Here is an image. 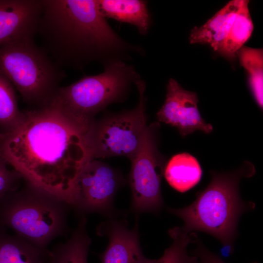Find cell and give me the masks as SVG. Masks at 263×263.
<instances>
[{
	"label": "cell",
	"mask_w": 263,
	"mask_h": 263,
	"mask_svg": "<svg viewBox=\"0 0 263 263\" xmlns=\"http://www.w3.org/2000/svg\"><path fill=\"white\" fill-rule=\"evenodd\" d=\"M25 114L16 129L1 133L0 159L28 183L68 203L77 175L90 160L84 133L53 102Z\"/></svg>",
	"instance_id": "obj_1"
},
{
	"label": "cell",
	"mask_w": 263,
	"mask_h": 263,
	"mask_svg": "<svg viewBox=\"0 0 263 263\" xmlns=\"http://www.w3.org/2000/svg\"><path fill=\"white\" fill-rule=\"evenodd\" d=\"M38 33L41 47L58 67L82 70L94 62L104 67L144 55L121 38L102 14L98 0H42Z\"/></svg>",
	"instance_id": "obj_2"
},
{
	"label": "cell",
	"mask_w": 263,
	"mask_h": 263,
	"mask_svg": "<svg viewBox=\"0 0 263 263\" xmlns=\"http://www.w3.org/2000/svg\"><path fill=\"white\" fill-rule=\"evenodd\" d=\"M255 172L250 164L234 171L212 174L209 185L196 195L190 205L181 208L169 207L168 211L184 222V232H204L218 239L225 247L233 250L241 216L253 210L255 204L244 201L239 194V183L244 177Z\"/></svg>",
	"instance_id": "obj_3"
},
{
	"label": "cell",
	"mask_w": 263,
	"mask_h": 263,
	"mask_svg": "<svg viewBox=\"0 0 263 263\" xmlns=\"http://www.w3.org/2000/svg\"><path fill=\"white\" fill-rule=\"evenodd\" d=\"M70 208L62 199L27 182L0 200V228H9L35 246L47 250L51 242L67 231Z\"/></svg>",
	"instance_id": "obj_4"
},
{
	"label": "cell",
	"mask_w": 263,
	"mask_h": 263,
	"mask_svg": "<svg viewBox=\"0 0 263 263\" xmlns=\"http://www.w3.org/2000/svg\"><path fill=\"white\" fill-rule=\"evenodd\" d=\"M134 67L118 61L98 75H84L60 87L52 101L84 133L95 115L109 105L124 100L131 86L140 79Z\"/></svg>",
	"instance_id": "obj_5"
},
{
	"label": "cell",
	"mask_w": 263,
	"mask_h": 263,
	"mask_svg": "<svg viewBox=\"0 0 263 263\" xmlns=\"http://www.w3.org/2000/svg\"><path fill=\"white\" fill-rule=\"evenodd\" d=\"M0 74L15 86L25 102L37 109L52 102L66 76L34 38L0 46Z\"/></svg>",
	"instance_id": "obj_6"
},
{
	"label": "cell",
	"mask_w": 263,
	"mask_h": 263,
	"mask_svg": "<svg viewBox=\"0 0 263 263\" xmlns=\"http://www.w3.org/2000/svg\"><path fill=\"white\" fill-rule=\"evenodd\" d=\"M139 101L133 109L95 119L84 133L90 160L123 156L131 160L137 151L148 126L146 116V83H135Z\"/></svg>",
	"instance_id": "obj_7"
},
{
	"label": "cell",
	"mask_w": 263,
	"mask_h": 263,
	"mask_svg": "<svg viewBox=\"0 0 263 263\" xmlns=\"http://www.w3.org/2000/svg\"><path fill=\"white\" fill-rule=\"evenodd\" d=\"M158 127L157 122L147 126L139 148L130 160L131 209L137 214H158L164 205L161 183L165 166L157 147Z\"/></svg>",
	"instance_id": "obj_8"
},
{
	"label": "cell",
	"mask_w": 263,
	"mask_h": 263,
	"mask_svg": "<svg viewBox=\"0 0 263 263\" xmlns=\"http://www.w3.org/2000/svg\"><path fill=\"white\" fill-rule=\"evenodd\" d=\"M122 182L112 167L96 159L90 160L75 179L68 203L79 215L95 213L113 218V201Z\"/></svg>",
	"instance_id": "obj_9"
},
{
	"label": "cell",
	"mask_w": 263,
	"mask_h": 263,
	"mask_svg": "<svg viewBox=\"0 0 263 263\" xmlns=\"http://www.w3.org/2000/svg\"><path fill=\"white\" fill-rule=\"evenodd\" d=\"M198 102L195 93L185 90L171 78L167 84L165 101L157 113V119L176 128L183 137L196 131L210 133L213 127L202 117Z\"/></svg>",
	"instance_id": "obj_10"
},
{
	"label": "cell",
	"mask_w": 263,
	"mask_h": 263,
	"mask_svg": "<svg viewBox=\"0 0 263 263\" xmlns=\"http://www.w3.org/2000/svg\"><path fill=\"white\" fill-rule=\"evenodd\" d=\"M97 234L107 237L108 244L100 255L101 263H156L145 256L140 244L138 220L132 229L124 219L110 218L97 227Z\"/></svg>",
	"instance_id": "obj_11"
},
{
	"label": "cell",
	"mask_w": 263,
	"mask_h": 263,
	"mask_svg": "<svg viewBox=\"0 0 263 263\" xmlns=\"http://www.w3.org/2000/svg\"><path fill=\"white\" fill-rule=\"evenodd\" d=\"M42 9V0H0V46L34 38Z\"/></svg>",
	"instance_id": "obj_12"
},
{
	"label": "cell",
	"mask_w": 263,
	"mask_h": 263,
	"mask_svg": "<svg viewBox=\"0 0 263 263\" xmlns=\"http://www.w3.org/2000/svg\"><path fill=\"white\" fill-rule=\"evenodd\" d=\"M244 0L229 1L204 24L190 32L191 44H208L218 52L226 38Z\"/></svg>",
	"instance_id": "obj_13"
},
{
	"label": "cell",
	"mask_w": 263,
	"mask_h": 263,
	"mask_svg": "<svg viewBox=\"0 0 263 263\" xmlns=\"http://www.w3.org/2000/svg\"><path fill=\"white\" fill-rule=\"evenodd\" d=\"M100 10L106 19H112L134 26L146 35L151 24L148 1L143 0H98Z\"/></svg>",
	"instance_id": "obj_14"
},
{
	"label": "cell",
	"mask_w": 263,
	"mask_h": 263,
	"mask_svg": "<svg viewBox=\"0 0 263 263\" xmlns=\"http://www.w3.org/2000/svg\"><path fill=\"white\" fill-rule=\"evenodd\" d=\"M164 174L172 188L184 192L199 182L202 170L195 157L188 153L183 152L171 158L165 167Z\"/></svg>",
	"instance_id": "obj_15"
},
{
	"label": "cell",
	"mask_w": 263,
	"mask_h": 263,
	"mask_svg": "<svg viewBox=\"0 0 263 263\" xmlns=\"http://www.w3.org/2000/svg\"><path fill=\"white\" fill-rule=\"evenodd\" d=\"M49 252L0 228V263H47Z\"/></svg>",
	"instance_id": "obj_16"
},
{
	"label": "cell",
	"mask_w": 263,
	"mask_h": 263,
	"mask_svg": "<svg viewBox=\"0 0 263 263\" xmlns=\"http://www.w3.org/2000/svg\"><path fill=\"white\" fill-rule=\"evenodd\" d=\"M86 222L82 216L69 239L49 251L47 263H88L92 241L86 231Z\"/></svg>",
	"instance_id": "obj_17"
},
{
	"label": "cell",
	"mask_w": 263,
	"mask_h": 263,
	"mask_svg": "<svg viewBox=\"0 0 263 263\" xmlns=\"http://www.w3.org/2000/svg\"><path fill=\"white\" fill-rule=\"evenodd\" d=\"M248 0H244L223 44L218 53L229 60H233L236 53L251 35L254 26L248 8Z\"/></svg>",
	"instance_id": "obj_18"
},
{
	"label": "cell",
	"mask_w": 263,
	"mask_h": 263,
	"mask_svg": "<svg viewBox=\"0 0 263 263\" xmlns=\"http://www.w3.org/2000/svg\"><path fill=\"white\" fill-rule=\"evenodd\" d=\"M241 65L248 75L250 87L255 99L261 107L263 105V51L262 49L243 46L236 53Z\"/></svg>",
	"instance_id": "obj_19"
},
{
	"label": "cell",
	"mask_w": 263,
	"mask_h": 263,
	"mask_svg": "<svg viewBox=\"0 0 263 263\" xmlns=\"http://www.w3.org/2000/svg\"><path fill=\"white\" fill-rule=\"evenodd\" d=\"M25 113L19 109L12 84L0 74V126L3 133L13 131L24 121Z\"/></svg>",
	"instance_id": "obj_20"
},
{
	"label": "cell",
	"mask_w": 263,
	"mask_h": 263,
	"mask_svg": "<svg viewBox=\"0 0 263 263\" xmlns=\"http://www.w3.org/2000/svg\"><path fill=\"white\" fill-rule=\"evenodd\" d=\"M186 233L181 227H175L169 230L172 239L171 245L157 260L156 263H197V258L188 252V246L194 240V234Z\"/></svg>",
	"instance_id": "obj_21"
},
{
	"label": "cell",
	"mask_w": 263,
	"mask_h": 263,
	"mask_svg": "<svg viewBox=\"0 0 263 263\" xmlns=\"http://www.w3.org/2000/svg\"><path fill=\"white\" fill-rule=\"evenodd\" d=\"M7 163L0 159V200L19 188L21 175L14 169L10 170Z\"/></svg>",
	"instance_id": "obj_22"
},
{
	"label": "cell",
	"mask_w": 263,
	"mask_h": 263,
	"mask_svg": "<svg viewBox=\"0 0 263 263\" xmlns=\"http://www.w3.org/2000/svg\"><path fill=\"white\" fill-rule=\"evenodd\" d=\"M196 241L197 247L192 254L197 258V263H225L220 256L207 249L197 238Z\"/></svg>",
	"instance_id": "obj_23"
},
{
	"label": "cell",
	"mask_w": 263,
	"mask_h": 263,
	"mask_svg": "<svg viewBox=\"0 0 263 263\" xmlns=\"http://www.w3.org/2000/svg\"><path fill=\"white\" fill-rule=\"evenodd\" d=\"M0 134H1V133H0Z\"/></svg>",
	"instance_id": "obj_24"
}]
</instances>
